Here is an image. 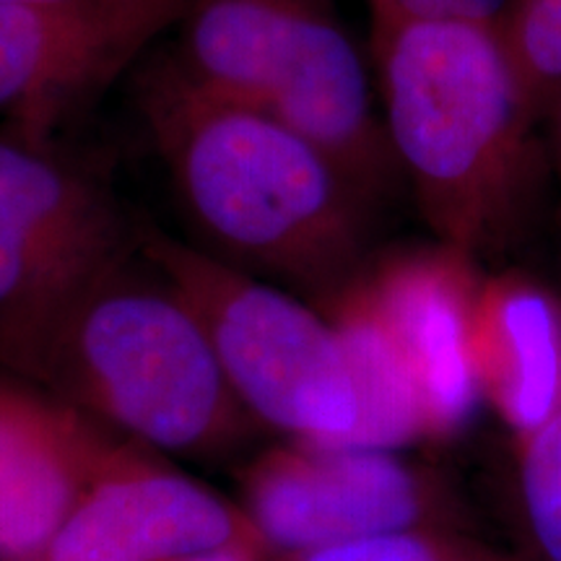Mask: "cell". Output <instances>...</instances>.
<instances>
[{
	"mask_svg": "<svg viewBox=\"0 0 561 561\" xmlns=\"http://www.w3.org/2000/svg\"><path fill=\"white\" fill-rule=\"evenodd\" d=\"M136 107L201 250L314 301L362 271L375 198L314 140L201 87L174 50L136 70Z\"/></svg>",
	"mask_w": 561,
	"mask_h": 561,
	"instance_id": "1",
	"label": "cell"
},
{
	"mask_svg": "<svg viewBox=\"0 0 561 561\" xmlns=\"http://www.w3.org/2000/svg\"><path fill=\"white\" fill-rule=\"evenodd\" d=\"M371 62L392 157L437 242L500 250L528 206L543 123L502 26L371 19Z\"/></svg>",
	"mask_w": 561,
	"mask_h": 561,
	"instance_id": "2",
	"label": "cell"
},
{
	"mask_svg": "<svg viewBox=\"0 0 561 561\" xmlns=\"http://www.w3.org/2000/svg\"><path fill=\"white\" fill-rule=\"evenodd\" d=\"M32 382L167 453H227L252 426L193 307L140 250L68 314Z\"/></svg>",
	"mask_w": 561,
	"mask_h": 561,
	"instance_id": "3",
	"label": "cell"
},
{
	"mask_svg": "<svg viewBox=\"0 0 561 561\" xmlns=\"http://www.w3.org/2000/svg\"><path fill=\"white\" fill-rule=\"evenodd\" d=\"M172 50L201 87L314 140L371 198L401 178L377 83L333 0H191Z\"/></svg>",
	"mask_w": 561,
	"mask_h": 561,
	"instance_id": "4",
	"label": "cell"
},
{
	"mask_svg": "<svg viewBox=\"0 0 561 561\" xmlns=\"http://www.w3.org/2000/svg\"><path fill=\"white\" fill-rule=\"evenodd\" d=\"M138 250L100 167L0 130V369L34 380L68 314Z\"/></svg>",
	"mask_w": 561,
	"mask_h": 561,
	"instance_id": "5",
	"label": "cell"
},
{
	"mask_svg": "<svg viewBox=\"0 0 561 561\" xmlns=\"http://www.w3.org/2000/svg\"><path fill=\"white\" fill-rule=\"evenodd\" d=\"M140 252L193 307L252 421L291 442L354 445L359 396L339 333L318 307L149 224Z\"/></svg>",
	"mask_w": 561,
	"mask_h": 561,
	"instance_id": "6",
	"label": "cell"
},
{
	"mask_svg": "<svg viewBox=\"0 0 561 561\" xmlns=\"http://www.w3.org/2000/svg\"><path fill=\"white\" fill-rule=\"evenodd\" d=\"M242 512L271 557L401 530H450V494L392 450L286 442L244 471Z\"/></svg>",
	"mask_w": 561,
	"mask_h": 561,
	"instance_id": "7",
	"label": "cell"
},
{
	"mask_svg": "<svg viewBox=\"0 0 561 561\" xmlns=\"http://www.w3.org/2000/svg\"><path fill=\"white\" fill-rule=\"evenodd\" d=\"M191 0L0 3V112L30 140L60 130L182 24Z\"/></svg>",
	"mask_w": 561,
	"mask_h": 561,
	"instance_id": "8",
	"label": "cell"
},
{
	"mask_svg": "<svg viewBox=\"0 0 561 561\" xmlns=\"http://www.w3.org/2000/svg\"><path fill=\"white\" fill-rule=\"evenodd\" d=\"M362 278L416 380L430 439H450L483 401L476 257L432 244L382 257Z\"/></svg>",
	"mask_w": 561,
	"mask_h": 561,
	"instance_id": "9",
	"label": "cell"
},
{
	"mask_svg": "<svg viewBox=\"0 0 561 561\" xmlns=\"http://www.w3.org/2000/svg\"><path fill=\"white\" fill-rule=\"evenodd\" d=\"M248 541L261 538L240 504L133 447L30 561H170Z\"/></svg>",
	"mask_w": 561,
	"mask_h": 561,
	"instance_id": "10",
	"label": "cell"
},
{
	"mask_svg": "<svg viewBox=\"0 0 561 561\" xmlns=\"http://www.w3.org/2000/svg\"><path fill=\"white\" fill-rule=\"evenodd\" d=\"M130 445L0 369V561H30Z\"/></svg>",
	"mask_w": 561,
	"mask_h": 561,
	"instance_id": "11",
	"label": "cell"
},
{
	"mask_svg": "<svg viewBox=\"0 0 561 561\" xmlns=\"http://www.w3.org/2000/svg\"><path fill=\"white\" fill-rule=\"evenodd\" d=\"M481 396L517 442L561 416V294L507 271L483 278L479 305Z\"/></svg>",
	"mask_w": 561,
	"mask_h": 561,
	"instance_id": "12",
	"label": "cell"
},
{
	"mask_svg": "<svg viewBox=\"0 0 561 561\" xmlns=\"http://www.w3.org/2000/svg\"><path fill=\"white\" fill-rule=\"evenodd\" d=\"M333 322L359 396V432L356 447L392 450L430 439L421 396L401 348L385 325L362 271L341 289L314 301Z\"/></svg>",
	"mask_w": 561,
	"mask_h": 561,
	"instance_id": "13",
	"label": "cell"
},
{
	"mask_svg": "<svg viewBox=\"0 0 561 561\" xmlns=\"http://www.w3.org/2000/svg\"><path fill=\"white\" fill-rule=\"evenodd\" d=\"M517 496L541 561H561V416L517 442Z\"/></svg>",
	"mask_w": 561,
	"mask_h": 561,
	"instance_id": "14",
	"label": "cell"
},
{
	"mask_svg": "<svg viewBox=\"0 0 561 561\" xmlns=\"http://www.w3.org/2000/svg\"><path fill=\"white\" fill-rule=\"evenodd\" d=\"M500 26L546 123L561 87V0H512Z\"/></svg>",
	"mask_w": 561,
	"mask_h": 561,
	"instance_id": "15",
	"label": "cell"
},
{
	"mask_svg": "<svg viewBox=\"0 0 561 561\" xmlns=\"http://www.w3.org/2000/svg\"><path fill=\"white\" fill-rule=\"evenodd\" d=\"M268 561H483L453 530H401L320 546V549L278 553Z\"/></svg>",
	"mask_w": 561,
	"mask_h": 561,
	"instance_id": "16",
	"label": "cell"
},
{
	"mask_svg": "<svg viewBox=\"0 0 561 561\" xmlns=\"http://www.w3.org/2000/svg\"><path fill=\"white\" fill-rule=\"evenodd\" d=\"M512 0H369L371 19H473L500 24Z\"/></svg>",
	"mask_w": 561,
	"mask_h": 561,
	"instance_id": "17",
	"label": "cell"
},
{
	"mask_svg": "<svg viewBox=\"0 0 561 561\" xmlns=\"http://www.w3.org/2000/svg\"><path fill=\"white\" fill-rule=\"evenodd\" d=\"M268 557H271V553L265 551L263 543L248 541V543L221 546V549L187 553V557H178V559H170V561H268Z\"/></svg>",
	"mask_w": 561,
	"mask_h": 561,
	"instance_id": "18",
	"label": "cell"
},
{
	"mask_svg": "<svg viewBox=\"0 0 561 561\" xmlns=\"http://www.w3.org/2000/svg\"><path fill=\"white\" fill-rule=\"evenodd\" d=\"M546 123H551V133H553V153H557V164L561 172V87L553 96L549 115H546Z\"/></svg>",
	"mask_w": 561,
	"mask_h": 561,
	"instance_id": "19",
	"label": "cell"
},
{
	"mask_svg": "<svg viewBox=\"0 0 561 561\" xmlns=\"http://www.w3.org/2000/svg\"><path fill=\"white\" fill-rule=\"evenodd\" d=\"M0 3H60V0H0Z\"/></svg>",
	"mask_w": 561,
	"mask_h": 561,
	"instance_id": "20",
	"label": "cell"
}]
</instances>
